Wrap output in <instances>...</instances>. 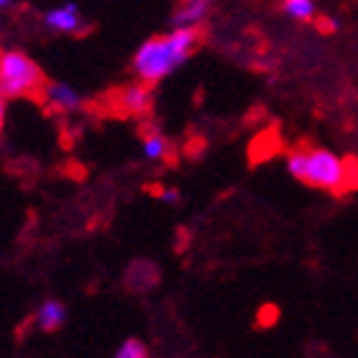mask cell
Segmentation results:
<instances>
[{"label":"cell","mask_w":358,"mask_h":358,"mask_svg":"<svg viewBox=\"0 0 358 358\" xmlns=\"http://www.w3.org/2000/svg\"><path fill=\"white\" fill-rule=\"evenodd\" d=\"M200 46V26H174L169 34L146 38L134 54L131 69L136 80L157 85L177 72Z\"/></svg>","instance_id":"obj_1"},{"label":"cell","mask_w":358,"mask_h":358,"mask_svg":"<svg viewBox=\"0 0 358 358\" xmlns=\"http://www.w3.org/2000/svg\"><path fill=\"white\" fill-rule=\"evenodd\" d=\"M287 169L302 185L317 187L325 192L345 194L358 189V159L336 157L320 146H297L289 151Z\"/></svg>","instance_id":"obj_2"},{"label":"cell","mask_w":358,"mask_h":358,"mask_svg":"<svg viewBox=\"0 0 358 358\" xmlns=\"http://www.w3.org/2000/svg\"><path fill=\"white\" fill-rule=\"evenodd\" d=\"M46 77L38 62L21 49H0V92L8 100H34L41 95Z\"/></svg>","instance_id":"obj_3"},{"label":"cell","mask_w":358,"mask_h":358,"mask_svg":"<svg viewBox=\"0 0 358 358\" xmlns=\"http://www.w3.org/2000/svg\"><path fill=\"white\" fill-rule=\"evenodd\" d=\"M151 87H154V85L141 83V80L118 87L115 95H113V108H115V113L126 115V118H141V115H146V113L151 110V105H154V92H151Z\"/></svg>","instance_id":"obj_4"},{"label":"cell","mask_w":358,"mask_h":358,"mask_svg":"<svg viewBox=\"0 0 358 358\" xmlns=\"http://www.w3.org/2000/svg\"><path fill=\"white\" fill-rule=\"evenodd\" d=\"M38 100H41L52 113H59V115L80 113L85 105L83 92H80L75 85L64 83V80H46Z\"/></svg>","instance_id":"obj_5"},{"label":"cell","mask_w":358,"mask_h":358,"mask_svg":"<svg viewBox=\"0 0 358 358\" xmlns=\"http://www.w3.org/2000/svg\"><path fill=\"white\" fill-rule=\"evenodd\" d=\"M44 26L54 34H64V36H77L87 29V21L83 15V8L67 0V3H59V6L49 8L44 13Z\"/></svg>","instance_id":"obj_6"},{"label":"cell","mask_w":358,"mask_h":358,"mask_svg":"<svg viewBox=\"0 0 358 358\" xmlns=\"http://www.w3.org/2000/svg\"><path fill=\"white\" fill-rule=\"evenodd\" d=\"M67 322V307L59 299H44L34 313V325L41 333H57Z\"/></svg>","instance_id":"obj_7"},{"label":"cell","mask_w":358,"mask_h":358,"mask_svg":"<svg viewBox=\"0 0 358 358\" xmlns=\"http://www.w3.org/2000/svg\"><path fill=\"white\" fill-rule=\"evenodd\" d=\"M210 3L213 0H179L172 15V26H200L208 18Z\"/></svg>","instance_id":"obj_8"},{"label":"cell","mask_w":358,"mask_h":358,"mask_svg":"<svg viewBox=\"0 0 358 358\" xmlns=\"http://www.w3.org/2000/svg\"><path fill=\"white\" fill-rule=\"evenodd\" d=\"M141 151L149 162H164L172 154V143H169V138L162 131H143Z\"/></svg>","instance_id":"obj_9"},{"label":"cell","mask_w":358,"mask_h":358,"mask_svg":"<svg viewBox=\"0 0 358 358\" xmlns=\"http://www.w3.org/2000/svg\"><path fill=\"white\" fill-rule=\"evenodd\" d=\"M282 6L297 21L310 23L315 18V0H282Z\"/></svg>","instance_id":"obj_10"},{"label":"cell","mask_w":358,"mask_h":358,"mask_svg":"<svg viewBox=\"0 0 358 358\" xmlns=\"http://www.w3.org/2000/svg\"><path fill=\"white\" fill-rule=\"evenodd\" d=\"M149 356V345L138 341V338H126L123 343L118 345L115 358H146Z\"/></svg>","instance_id":"obj_11"},{"label":"cell","mask_w":358,"mask_h":358,"mask_svg":"<svg viewBox=\"0 0 358 358\" xmlns=\"http://www.w3.org/2000/svg\"><path fill=\"white\" fill-rule=\"evenodd\" d=\"M157 197L162 202H166V205H177V202L182 200V194H179L177 187H159V189H157Z\"/></svg>","instance_id":"obj_12"},{"label":"cell","mask_w":358,"mask_h":358,"mask_svg":"<svg viewBox=\"0 0 358 358\" xmlns=\"http://www.w3.org/2000/svg\"><path fill=\"white\" fill-rule=\"evenodd\" d=\"M274 322H276V307H271V305L262 307V320H259V325L268 328V325H274Z\"/></svg>","instance_id":"obj_13"},{"label":"cell","mask_w":358,"mask_h":358,"mask_svg":"<svg viewBox=\"0 0 358 358\" xmlns=\"http://www.w3.org/2000/svg\"><path fill=\"white\" fill-rule=\"evenodd\" d=\"M6 120H8V97L0 92V136L6 131Z\"/></svg>","instance_id":"obj_14"},{"label":"cell","mask_w":358,"mask_h":358,"mask_svg":"<svg viewBox=\"0 0 358 358\" xmlns=\"http://www.w3.org/2000/svg\"><path fill=\"white\" fill-rule=\"evenodd\" d=\"M10 3H13V0H0V10H3V8H8Z\"/></svg>","instance_id":"obj_15"}]
</instances>
